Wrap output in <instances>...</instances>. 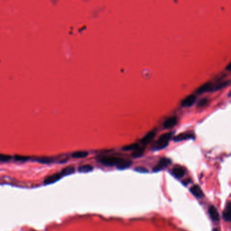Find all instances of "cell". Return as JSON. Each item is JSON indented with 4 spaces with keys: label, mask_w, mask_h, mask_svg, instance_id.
Masks as SVG:
<instances>
[{
    "label": "cell",
    "mask_w": 231,
    "mask_h": 231,
    "mask_svg": "<svg viewBox=\"0 0 231 231\" xmlns=\"http://www.w3.org/2000/svg\"><path fill=\"white\" fill-rule=\"evenodd\" d=\"M144 150H145V148L144 147H140L139 146L138 149H136L135 150H133V152L132 153V157L133 158H138V157H140L141 156H142L144 153Z\"/></svg>",
    "instance_id": "obj_15"
},
{
    "label": "cell",
    "mask_w": 231,
    "mask_h": 231,
    "mask_svg": "<svg viewBox=\"0 0 231 231\" xmlns=\"http://www.w3.org/2000/svg\"><path fill=\"white\" fill-rule=\"evenodd\" d=\"M172 174L175 178H181L182 177L185 176L186 174V170L185 168L182 167V166L176 165L175 167L173 168L172 170Z\"/></svg>",
    "instance_id": "obj_4"
},
{
    "label": "cell",
    "mask_w": 231,
    "mask_h": 231,
    "mask_svg": "<svg viewBox=\"0 0 231 231\" xmlns=\"http://www.w3.org/2000/svg\"><path fill=\"white\" fill-rule=\"evenodd\" d=\"M155 136V132L154 131L149 132L142 138L141 143L144 144V145H146V144H149L151 141H152V140L154 139Z\"/></svg>",
    "instance_id": "obj_11"
},
{
    "label": "cell",
    "mask_w": 231,
    "mask_h": 231,
    "mask_svg": "<svg viewBox=\"0 0 231 231\" xmlns=\"http://www.w3.org/2000/svg\"><path fill=\"white\" fill-rule=\"evenodd\" d=\"M196 101V96L194 94H190L184 98L181 102V105L184 107H189L193 105Z\"/></svg>",
    "instance_id": "obj_5"
},
{
    "label": "cell",
    "mask_w": 231,
    "mask_h": 231,
    "mask_svg": "<svg viewBox=\"0 0 231 231\" xmlns=\"http://www.w3.org/2000/svg\"><path fill=\"white\" fill-rule=\"evenodd\" d=\"M88 155V153L86 151H77L72 154V157L76 159H81L86 157Z\"/></svg>",
    "instance_id": "obj_18"
},
{
    "label": "cell",
    "mask_w": 231,
    "mask_h": 231,
    "mask_svg": "<svg viewBox=\"0 0 231 231\" xmlns=\"http://www.w3.org/2000/svg\"><path fill=\"white\" fill-rule=\"evenodd\" d=\"M15 159L16 161H27L28 158L26 157H23V156H16Z\"/></svg>",
    "instance_id": "obj_24"
},
{
    "label": "cell",
    "mask_w": 231,
    "mask_h": 231,
    "mask_svg": "<svg viewBox=\"0 0 231 231\" xmlns=\"http://www.w3.org/2000/svg\"><path fill=\"white\" fill-rule=\"evenodd\" d=\"M208 104H209V100L207 98H203L198 101V102L197 104V107L203 108L207 106Z\"/></svg>",
    "instance_id": "obj_21"
},
{
    "label": "cell",
    "mask_w": 231,
    "mask_h": 231,
    "mask_svg": "<svg viewBox=\"0 0 231 231\" xmlns=\"http://www.w3.org/2000/svg\"><path fill=\"white\" fill-rule=\"evenodd\" d=\"M213 87H214V84L212 83L207 82L201 85L199 88H198V89L196 90V92L197 94H201L207 92H212Z\"/></svg>",
    "instance_id": "obj_6"
},
{
    "label": "cell",
    "mask_w": 231,
    "mask_h": 231,
    "mask_svg": "<svg viewBox=\"0 0 231 231\" xmlns=\"http://www.w3.org/2000/svg\"><path fill=\"white\" fill-rule=\"evenodd\" d=\"M190 193H192L193 195L198 198H203L204 197V193L203 192V190L200 188V186L198 185H194L190 189Z\"/></svg>",
    "instance_id": "obj_10"
},
{
    "label": "cell",
    "mask_w": 231,
    "mask_h": 231,
    "mask_svg": "<svg viewBox=\"0 0 231 231\" xmlns=\"http://www.w3.org/2000/svg\"><path fill=\"white\" fill-rule=\"evenodd\" d=\"M208 212L209 216H210L211 219L213 220L214 222H218L220 220V214L218 213V211L217 210V209L214 205H210L208 209Z\"/></svg>",
    "instance_id": "obj_7"
},
{
    "label": "cell",
    "mask_w": 231,
    "mask_h": 231,
    "mask_svg": "<svg viewBox=\"0 0 231 231\" xmlns=\"http://www.w3.org/2000/svg\"><path fill=\"white\" fill-rule=\"evenodd\" d=\"M135 171L137 172H140V173H148L149 171L147 170V169L144 167H136L135 168Z\"/></svg>",
    "instance_id": "obj_23"
},
{
    "label": "cell",
    "mask_w": 231,
    "mask_h": 231,
    "mask_svg": "<svg viewBox=\"0 0 231 231\" xmlns=\"http://www.w3.org/2000/svg\"><path fill=\"white\" fill-rule=\"evenodd\" d=\"M121 160V158L115 157V156H109V157H101L98 159V161L102 164L107 166H114L117 165Z\"/></svg>",
    "instance_id": "obj_2"
},
{
    "label": "cell",
    "mask_w": 231,
    "mask_h": 231,
    "mask_svg": "<svg viewBox=\"0 0 231 231\" xmlns=\"http://www.w3.org/2000/svg\"><path fill=\"white\" fill-rule=\"evenodd\" d=\"M213 231H219V230L217 229H214V230H213Z\"/></svg>",
    "instance_id": "obj_27"
},
{
    "label": "cell",
    "mask_w": 231,
    "mask_h": 231,
    "mask_svg": "<svg viewBox=\"0 0 231 231\" xmlns=\"http://www.w3.org/2000/svg\"><path fill=\"white\" fill-rule=\"evenodd\" d=\"M94 168L92 165H81L80 167H79L78 168V171L79 172H82V173H88L90 172L93 170Z\"/></svg>",
    "instance_id": "obj_16"
},
{
    "label": "cell",
    "mask_w": 231,
    "mask_h": 231,
    "mask_svg": "<svg viewBox=\"0 0 231 231\" xmlns=\"http://www.w3.org/2000/svg\"><path fill=\"white\" fill-rule=\"evenodd\" d=\"M132 164V161L130 160H127V159H121L120 163L117 165V168L120 170H123V169H125L128 168L130 167Z\"/></svg>",
    "instance_id": "obj_14"
},
{
    "label": "cell",
    "mask_w": 231,
    "mask_h": 231,
    "mask_svg": "<svg viewBox=\"0 0 231 231\" xmlns=\"http://www.w3.org/2000/svg\"><path fill=\"white\" fill-rule=\"evenodd\" d=\"M75 172V168L72 166H69V167H67L65 168H64L62 172H61V174L63 176H67V175H70L71 174H73Z\"/></svg>",
    "instance_id": "obj_20"
},
{
    "label": "cell",
    "mask_w": 231,
    "mask_h": 231,
    "mask_svg": "<svg viewBox=\"0 0 231 231\" xmlns=\"http://www.w3.org/2000/svg\"><path fill=\"white\" fill-rule=\"evenodd\" d=\"M171 163H172V161L169 159L166 158V157L161 158L159 160V161L157 165L153 168V171L154 172H159L161 170H163V169H164L165 168H167L168 165H170Z\"/></svg>",
    "instance_id": "obj_3"
},
{
    "label": "cell",
    "mask_w": 231,
    "mask_h": 231,
    "mask_svg": "<svg viewBox=\"0 0 231 231\" xmlns=\"http://www.w3.org/2000/svg\"><path fill=\"white\" fill-rule=\"evenodd\" d=\"M230 67H231V63H229L228 65H227V67H226V70L228 71H230Z\"/></svg>",
    "instance_id": "obj_26"
},
{
    "label": "cell",
    "mask_w": 231,
    "mask_h": 231,
    "mask_svg": "<svg viewBox=\"0 0 231 231\" xmlns=\"http://www.w3.org/2000/svg\"><path fill=\"white\" fill-rule=\"evenodd\" d=\"M172 138V133L170 132L165 133L162 134L157 142L155 143L153 146V149L154 150H159L163 149L168 145V143Z\"/></svg>",
    "instance_id": "obj_1"
},
{
    "label": "cell",
    "mask_w": 231,
    "mask_h": 231,
    "mask_svg": "<svg viewBox=\"0 0 231 231\" xmlns=\"http://www.w3.org/2000/svg\"><path fill=\"white\" fill-rule=\"evenodd\" d=\"M177 124V118L176 117H169L163 123V127L166 129H170L174 127Z\"/></svg>",
    "instance_id": "obj_12"
},
{
    "label": "cell",
    "mask_w": 231,
    "mask_h": 231,
    "mask_svg": "<svg viewBox=\"0 0 231 231\" xmlns=\"http://www.w3.org/2000/svg\"><path fill=\"white\" fill-rule=\"evenodd\" d=\"M223 219L226 222H230L231 219V204L230 202L227 203L224 211L222 214Z\"/></svg>",
    "instance_id": "obj_13"
},
{
    "label": "cell",
    "mask_w": 231,
    "mask_h": 231,
    "mask_svg": "<svg viewBox=\"0 0 231 231\" xmlns=\"http://www.w3.org/2000/svg\"><path fill=\"white\" fill-rule=\"evenodd\" d=\"M229 83H230V81H226L220 82V83H219V84H218L217 85H214L212 92L213 91H216V90H219L220 89L226 87V85H228L229 84Z\"/></svg>",
    "instance_id": "obj_19"
},
{
    "label": "cell",
    "mask_w": 231,
    "mask_h": 231,
    "mask_svg": "<svg viewBox=\"0 0 231 231\" xmlns=\"http://www.w3.org/2000/svg\"><path fill=\"white\" fill-rule=\"evenodd\" d=\"M194 138V134L193 133L190 132H185L180 133L178 136H175L174 138V140L175 142H180L183 141V140H189V139H192Z\"/></svg>",
    "instance_id": "obj_9"
},
{
    "label": "cell",
    "mask_w": 231,
    "mask_h": 231,
    "mask_svg": "<svg viewBox=\"0 0 231 231\" xmlns=\"http://www.w3.org/2000/svg\"><path fill=\"white\" fill-rule=\"evenodd\" d=\"M62 176L63 175L61 174V173H56V174L46 177L44 180V183L46 185H50V184L54 183L62 178Z\"/></svg>",
    "instance_id": "obj_8"
},
{
    "label": "cell",
    "mask_w": 231,
    "mask_h": 231,
    "mask_svg": "<svg viewBox=\"0 0 231 231\" xmlns=\"http://www.w3.org/2000/svg\"><path fill=\"white\" fill-rule=\"evenodd\" d=\"M182 182H183V184L185 185H189V184L190 182V180H189L188 179H186V180H185V181H183Z\"/></svg>",
    "instance_id": "obj_25"
},
{
    "label": "cell",
    "mask_w": 231,
    "mask_h": 231,
    "mask_svg": "<svg viewBox=\"0 0 231 231\" xmlns=\"http://www.w3.org/2000/svg\"><path fill=\"white\" fill-rule=\"evenodd\" d=\"M10 159H11V157H10V155L0 154V161H3V162L8 161L10 160Z\"/></svg>",
    "instance_id": "obj_22"
},
{
    "label": "cell",
    "mask_w": 231,
    "mask_h": 231,
    "mask_svg": "<svg viewBox=\"0 0 231 231\" xmlns=\"http://www.w3.org/2000/svg\"><path fill=\"white\" fill-rule=\"evenodd\" d=\"M139 144L138 143H133L126 145L122 148V150L124 151H130V150H135L139 147Z\"/></svg>",
    "instance_id": "obj_17"
}]
</instances>
